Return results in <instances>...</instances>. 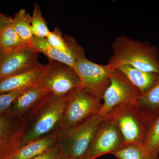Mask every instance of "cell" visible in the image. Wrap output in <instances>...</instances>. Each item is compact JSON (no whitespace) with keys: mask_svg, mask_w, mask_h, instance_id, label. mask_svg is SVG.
<instances>
[{"mask_svg":"<svg viewBox=\"0 0 159 159\" xmlns=\"http://www.w3.org/2000/svg\"><path fill=\"white\" fill-rule=\"evenodd\" d=\"M74 68L77 73L81 87L102 100L103 94L110 85L112 72L115 69L108 65L98 64L85 56L79 58Z\"/></svg>","mask_w":159,"mask_h":159,"instance_id":"obj_8","label":"cell"},{"mask_svg":"<svg viewBox=\"0 0 159 159\" xmlns=\"http://www.w3.org/2000/svg\"><path fill=\"white\" fill-rule=\"evenodd\" d=\"M61 159H75L71 158H69V157H68L64 156L63 157H62L61 158Z\"/></svg>","mask_w":159,"mask_h":159,"instance_id":"obj_26","label":"cell"},{"mask_svg":"<svg viewBox=\"0 0 159 159\" xmlns=\"http://www.w3.org/2000/svg\"><path fill=\"white\" fill-rule=\"evenodd\" d=\"M31 16L25 9H21L12 18L11 24L23 42L30 46L34 36L31 27Z\"/></svg>","mask_w":159,"mask_h":159,"instance_id":"obj_18","label":"cell"},{"mask_svg":"<svg viewBox=\"0 0 159 159\" xmlns=\"http://www.w3.org/2000/svg\"><path fill=\"white\" fill-rule=\"evenodd\" d=\"M69 96L58 97L50 93L23 118L19 148L61 129Z\"/></svg>","mask_w":159,"mask_h":159,"instance_id":"obj_1","label":"cell"},{"mask_svg":"<svg viewBox=\"0 0 159 159\" xmlns=\"http://www.w3.org/2000/svg\"><path fill=\"white\" fill-rule=\"evenodd\" d=\"M50 93L41 84L30 87L15 100L7 114L17 119H23Z\"/></svg>","mask_w":159,"mask_h":159,"instance_id":"obj_12","label":"cell"},{"mask_svg":"<svg viewBox=\"0 0 159 159\" xmlns=\"http://www.w3.org/2000/svg\"><path fill=\"white\" fill-rule=\"evenodd\" d=\"M143 147L150 153L159 155V114L151 123Z\"/></svg>","mask_w":159,"mask_h":159,"instance_id":"obj_22","label":"cell"},{"mask_svg":"<svg viewBox=\"0 0 159 159\" xmlns=\"http://www.w3.org/2000/svg\"><path fill=\"white\" fill-rule=\"evenodd\" d=\"M30 46L34 51L44 54L48 60L62 63L73 68L78 60L74 55L66 54L55 48L49 43L46 38L34 37Z\"/></svg>","mask_w":159,"mask_h":159,"instance_id":"obj_16","label":"cell"},{"mask_svg":"<svg viewBox=\"0 0 159 159\" xmlns=\"http://www.w3.org/2000/svg\"><path fill=\"white\" fill-rule=\"evenodd\" d=\"M63 156V154L56 143L48 150L32 159H61Z\"/></svg>","mask_w":159,"mask_h":159,"instance_id":"obj_24","label":"cell"},{"mask_svg":"<svg viewBox=\"0 0 159 159\" xmlns=\"http://www.w3.org/2000/svg\"><path fill=\"white\" fill-rule=\"evenodd\" d=\"M140 94L123 74L115 69L111 75L110 85L103 94L99 114L106 118L119 107L133 102Z\"/></svg>","mask_w":159,"mask_h":159,"instance_id":"obj_7","label":"cell"},{"mask_svg":"<svg viewBox=\"0 0 159 159\" xmlns=\"http://www.w3.org/2000/svg\"><path fill=\"white\" fill-rule=\"evenodd\" d=\"M112 54L108 65L114 69L128 65L145 72L159 74V52L148 42H142L125 35L118 36L111 46Z\"/></svg>","mask_w":159,"mask_h":159,"instance_id":"obj_2","label":"cell"},{"mask_svg":"<svg viewBox=\"0 0 159 159\" xmlns=\"http://www.w3.org/2000/svg\"><path fill=\"white\" fill-rule=\"evenodd\" d=\"M26 45L15 30L11 22L0 31V51L8 52Z\"/></svg>","mask_w":159,"mask_h":159,"instance_id":"obj_19","label":"cell"},{"mask_svg":"<svg viewBox=\"0 0 159 159\" xmlns=\"http://www.w3.org/2000/svg\"><path fill=\"white\" fill-rule=\"evenodd\" d=\"M46 65L39 66L0 81V94L28 88L39 83Z\"/></svg>","mask_w":159,"mask_h":159,"instance_id":"obj_13","label":"cell"},{"mask_svg":"<svg viewBox=\"0 0 159 159\" xmlns=\"http://www.w3.org/2000/svg\"><path fill=\"white\" fill-rule=\"evenodd\" d=\"M31 27L34 37L46 38L50 32L45 19L43 16L39 5L34 3L31 16Z\"/></svg>","mask_w":159,"mask_h":159,"instance_id":"obj_21","label":"cell"},{"mask_svg":"<svg viewBox=\"0 0 159 159\" xmlns=\"http://www.w3.org/2000/svg\"><path fill=\"white\" fill-rule=\"evenodd\" d=\"M118 159H159V156L150 153L143 146L125 144L112 154Z\"/></svg>","mask_w":159,"mask_h":159,"instance_id":"obj_20","label":"cell"},{"mask_svg":"<svg viewBox=\"0 0 159 159\" xmlns=\"http://www.w3.org/2000/svg\"><path fill=\"white\" fill-rule=\"evenodd\" d=\"M38 54L29 45L8 52L0 51V81L39 66Z\"/></svg>","mask_w":159,"mask_h":159,"instance_id":"obj_9","label":"cell"},{"mask_svg":"<svg viewBox=\"0 0 159 159\" xmlns=\"http://www.w3.org/2000/svg\"><path fill=\"white\" fill-rule=\"evenodd\" d=\"M38 84L58 97L69 96L81 87L80 80L74 68L53 60H49L46 65Z\"/></svg>","mask_w":159,"mask_h":159,"instance_id":"obj_5","label":"cell"},{"mask_svg":"<svg viewBox=\"0 0 159 159\" xmlns=\"http://www.w3.org/2000/svg\"><path fill=\"white\" fill-rule=\"evenodd\" d=\"M101 99L82 87L70 94L63 116L61 129L70 128L99 112Z\"/></svg>","mask_w":159,"mask_h":159,"instance_id":"obj_6","label":"cell"},{"mask_svg":"<svg viewBox=\"0 0 159 159\" xmlns=\"http://www.w3.org/2000/svg\"><path fill=\"white\" fill-rule=\"evenodd\" d=\"M23 119L0 114V159H6L19 148Z\"/></svg>","mask_w":159,"mask_h":159,"instance_id":"obj_11","label":"cell"},{"mask_svg":"<svg viewBox=\"0 0 159 159\" xmlns=\"http://www.w3.org/2000/svg\"><path fill=\"white\" fill-rule=\"evenodd\" d=\"M125 145L119 129L110 118H106L89 149L82 159H95L112 154Z\"/></svg>","mask_w":159,"mask_h":159,"instance_id":"obj_10","label":"cell"},{"mask_svg":"<svg viewBox=\"0 0 159 159\" xmlns=\"http://www.w3.org/2000/svg\"><path fill=\"white\" fill-rule=\"evenodd\" d=\"M116 69L141 94L150 90L157 81L159 77V74L145 72L128 65L119 66Z\"/></svg>","mask_w":159,"mask_h":159,"instance_id":"obj_14","label":"cell"},{"mask_svg":"<svg viewBox=\"0 0 159 159\" xmlns=\"http://www.w3.org/2000/svg\"><path fill=\"white\" fill-rule=\"evenodd\" d=\"M143 112L152 120L159 114V77L155 85L134 100Z\"/></svg>","mask_w":159,"mask_h":159,"instance_id":"obj_17","label":"cell"},{"mask_svg":"<svg viewBox=\"0 0 159 159\" xmlns=\"http://www.w3.org/2000/svg\"><path fill=\"white\" fill-rule=\"evenodd\" d=\"M59 132L33 141L19 148L6 159L34 158L57 143Z\"/></svg>","mask_w":159,"mask_h":159,"instance_id":"obj_15","label":"cell"},{"mask_svg":"<svg viewBox=\"0 0 159 159\" xmlns=\"http://www.w3.org/2000/svg\"><path fill=\"white\" fill-rule=\"evenodd\" d=\"M107 117L119 129L125 144L143 146L153 120L143 112L134 101L119 107Z\"/></svg>","mask_w":159,"mask_h":159,"instance_id":"obj_4","label":"cell"},{"mask_svg":"<svg viewBox=\"0 0 159 159\" xmlns=\"http://www.w3.org/2000/svg\"><path fill=\"white\" fill-rule=\"evenodd\" d=\"M27 89L0 94V114L7 113L15 100Z\"/></svg>","mask_w":159,"mask_h":159,"instance_id":"obj_23","label":"cell"},{"mask_svg":"<svg viewBox=\"0 0 159 159\" xmlns=\"http://www.w3.org/2000/svg\"><path fill=\"white\" fill-rule=\"evenodd\" d=\"M105 119L98 113L77 125L61 129L57 143L64 156L82 159Z\"/></svg>","mask_w":159,"mask_h":159,"instance_id":"obj_3","label":"cell"},{"mask_svg":"<svg viewBox=\"0 0 159 159\" xmlns=\"http://www.w3.org/2000/svg\"><path fill=\"white\" fill-rule=\"evenodd\" d=\"M12 17L7 16L0 12V31L12 20Z\"/></svg>","mask_w":159,"mask_h":159,"instance_id":"obj_25","label":"cell"}]
</instances>
